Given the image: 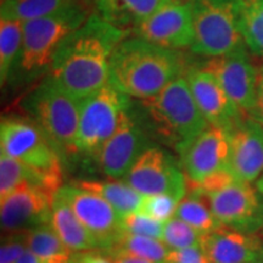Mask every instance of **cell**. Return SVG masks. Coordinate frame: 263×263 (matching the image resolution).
Segmentation results:
<instances>
[{"mask_svg": "<svg viewBox=\"0 0 263 263\" xmlns=\"http://www.w3.org/2000/svg\"><path fill=\"white\" fill-rule=\"evenodd\" d=\"M59 193L82 224L95 236L100 250L110 249L124 233L122 216L98 194L78 188L72 183L62 186Z\"/></svg>", "mask_w": 263, "mask_h": 263, "instance_id": "cell-14", "label": "cell"}, {"mask_svg": "<svg viewBox=\"0 0 263 263\" xmlns=\"http://www.w3.org/2000/svg\"><path fill=\"white\" fill-rule=\"evenodd\" d=\"M101 18L115 27L130 32L172 0H90Z\"/></svg>", "mask_w": 263, "mask_h": 263, "instance_id": "cell-20", "label": "cell"}, {"mask_svg": "<svg viewBox=\"0 0 263 263\" xmlns=\"http://www.w3.org/2000/svg\"><path fill=\"white\" fill-rule=\"evenodd\" d=\"M80 0H2V16L26 22L49 16Z\"/></svg>", "mask_w": 263, "mask_h": 263, "instance_id": "cell-28", "label": "cell"}, {"mask_svg": "<svg viewBox=\"0 0 263 263\" xmlns=\"http://www.w3.org/2000/svg\"><path fill=\"white\" fill-rule=\"evenodd\" d=\"M28 250L43 263H71L74 252L64 244L50 223L26 232Z\"/></svg>", "mask_w": 263, "mask_h": 263, "instance_id": "cell-23", "label": "cell"}, {"mask_svg": "<svg viewBox=\"0 0 263 263\" xmlns=\"http://www.w3.org/2000/svg\"><path fill=\"white\" fill-rule=\"evenodd\" d=\"M136 105L151 138L173 147L178 155L210 126L184 76L173 81L155 97L139 100Z\"/></svg>", "mask_w": 263, "mask_h": 263, "instance_id": "cell-4", "label": "cell"}, {"mask_svg": "<svg viewBox=\"0 0 263 263\" xmlns=\"http://www.w3.org/2000/svg\"><path fill=\"white\" fill-rule=\"evenodd\" d=\"M72 184L78 188L98 194L122 217L137 212L143 199V195L121 179L78 180Z\"/></svg>", "mask_w": 263, "mask_h": 263, "instance_id": "cell-22", "label": "cell"}, {"mask_svg": "<svg viewBox=\"0 0 263 263\" xmlns=\"http://www.w3.org/2000/svg\"><path fill=\"white\" fill-rule=\"evenodd\" d=\"M202 236L222 228V224L213 215L211 206L205 194L195 189H189L177 209L176 216Z\"/></svg>", "mask_w": 263, "mask_h": 263, "instance_id": "cell-24", "label": "cell"}, {"mask_svg": "<svg viewBox=\"0 0 263 263\" xmlns=\"http://www.w3.org/2000/svg\"><path fill=\"white\" fill-rule=\"evenodd\" d=\"M259 194L250 183L233 179L205 195L213 215L223 227L244 233H257L263 228V201Z\"/></svg>", "mask_w": 263, "mask_h": 263, "instance_id": "cell-11", "label": "cell"}, {"mask_svg": "<svg viewBox=\"0 0 263 263\" xmlns=\"http://www.w3.org/2000/svg\"><path fill=\"white\" fill-rule=\"evenodd\" d=\"M50 226L64 244L73 252L100 250L95 236L82 224L67 201L57 193L52 200Z\"/></svg>", "mask_w": 263, "mask_h": 263, "instance_id": "cell-21", "label": "cell"}, {"mask_svg": "<svg viewBox=\"0 0 263 263\" xmlns=\"http://www.w3.org/2000/svg\"><path fill=\"white\" fill-rule=\"evenodd\" d=\"M163 228L164 223L156 221L145 215H141L139 212H133L122 217L123 232L129 233V234L162 240Z\"/></svg>", "mask_w": 263, "mask_h": 263, "instance_id": "cell-31", "label": "cell"}, {"mask_svg": "<svg viewBox=\"0 0 263 263\" xmlns=\"http://www.w3.org/2000/svg\"><path fill=\"white\" fill-rule=\"evenodd\" d=\"M71 263H114V259L103 250H88L76 252Z\"/></svg>", "mask_w": 263, "mask_h": 263, "instance_id": "cell-34", "label": "cell"}, {"mask_svg": "<svg viewBox=\"0 0 263 263\" xmlns=\"http://www.w3.org/2000/svg\"><path fill=\"white\" fill-rule=\"evenodd\" d=\"M129 34L91 12L59 49L49 74L72 97L83 100L107 83L111 57Z\"/></svg>", "mask_w": 263, "mask_h": 263, "instance_id": "cell-1", "label": "cell"}, {"mask_svg": "<svg viewBox=\"0 0 263 263\" xmlns=\"http://www.w3.org/2000/svg\"><path fill=\"white\" fill-rule=\"evenodd\" d=\"M188 185H199L221 171L228 170L229 138L222 128L209 126L179 154Z\"/></svg>", "mask_w": 263, "mask_h": 263, "instance_id": "cell-16", "label": "cell"}, {"mask_svg": "<svg viewBox=\"0 0 263 263\" xmlns=\"http://www.w3.org/2000/svg\"><path fill=\"white\" fill-rule=\"evenodd\" d=\"M133 105L130 103L126 108L112 136L94 157L101 171L111 179H124L141 154L153 146V138Z\"/></svg>", "mask_w": 263, "mask_h": 263, "instance_id": "cell-9", "label": "cell"}, {"mask_svg": "<svg viewBox=\"0 0 263 263\" xmlns=\"http://www.w3.org/2000/svg\"><path fill=\"white\" fill-rule=\"evenodd\" d=\"M90 14L88 3L80 0L49 16L24 22L21 52L5 87L17 90L49 74L59 49Z\"/></svg>", "mask_w": 263, "mask_h": 263, "instance_id": "cell-3", "label": "cell"}, {"mask_svg": "<svg viewBox=\"0 0 263 263\" xmlns=\"http://www.w3.org/2000/svg\"><path fill=\"white\" fill-rule=\"evenodd\" d=\"M236 9L246 47L263 58V0H236Z\"/></svg>", "mask_w": 263, "mask_h": 263, "instance_id": "cell-27", "label": "cell"}, {"mask_svg": "<svg viewBox=\"0 0 263 263\" xmlns=\"http://www.w3.org/2000/svg\"><path fill=\"white\" fill-rule=\"evenodd\" d=\"M192 4L194 54L211 59L248 48L240 31L236 0H192Z\"/></svg>", "mask_w": 263, "mask_h": 263, "instance_id": "cell-6", "label": "cell"}, {"mask_svg": "<svg viewBox=\"0 0 263 263\" xmlns=\"http://www.w3.org/2000/svg\"><path fill=\"white\" fill-rule=\"evenodd\" d=\"M24 41V22L0 17V83L5 87L20 57Z\"/></svg>", "mask_w": 263, "mask_h": 263, "instance_id": "cell-26", "label": "cell"}, {"mask_svg": "<svg viewBox=\"0 0 263 263\" xmlns=\"http://www.w3.org/2000/svg\"><path fill=\"white\" fill-rule=\"evenodd\" d=\"M81 101L47 74L22 98L21 108L42 128L60 155H77Z\"/></svg>", "mask_w": 263, "mask_h": 263, "instance_id": "cell-5", "label": "cell"}, {"mask_svg": "<svg viewBox=\"0 0 263 263\" xmlns=\"http://www.w3.org/2000/svg\"><path fill=\"white\" fill-rule=\"evenodd\" d=\"M130 98L110 82L81 101L76 147L77 154L93 156L116 129Z\"/></svg>", "mask_w": 263, "mask_h": 263, "instance_id": "cell-8", "label": "cell"}, {"mask_svg": "<svg viewBox=\"0 0 263 263\" xmlns=\"http://www.w3.org/2000/svg\"><path fill=\"white\" fill-rule=\"evenodd\" d=\"M201 248L212 263H263V235L222 227L202 236Z\"/></svg>", "mask_w": 263, "mask_h": 263, "instance_id": "cell-19", "label": "cell"}, {"mask_svg": "<svg viewBox=\"0 0 263 263\" xmlns=\"http://www.w3.org/2000/svg\"><path fill=\"white\" fill-rule=\"evenodd\" d=\"M188 66L180 50L160 47L129 34L111 57L108 82L129 98L146 100L184 76Z\"/></svg>", "mask_w": 263, "mask_h": 263, "instance_id": "cell-2", "label": "cell"}, {"mask_svg": "<svg viewBox=\"0 0 263 263\" xmlns=\"http://www.w3.org/2000/svg\"><path fill=\"white\" fill-rule=\"evenodd\" d=\"M140 195L170 194L182 200L188 193V183L182 166L167 150L150 146L133 164L124 177Z\"/></svg>", "mask_w": 263, "mask_h": 263, "instance_id": "cell-10", "label": "cell"}, {"mask_svg": "<svg viewBox=\"0 0 263 263\" xmlns=\"http://www.w3.org/2000/svg\"><path fill=\"white\" fill-rule=\"evenodd\" d=\"M54 195L41 186L24 183L0 199L3 234L28 232L50 223Z\"/></svg>", "mask_w": 263, "mask_h": 263, "instance_id": "cell-15", "label": "cell"}, {"mask_svg": "<svg viewBox=\"0 0 263 263\" xmlns=\"http://www.w3.org/2000/svg\"><path fill=\"white\" fill-rule=\"evenodd\" d=\"M171 249L162 240L123 233L110 249L105 250L111 258L121 255L137 256L154 263H166Z\"/></svg>", "mask_w": 263, "mask_h": 263, "instance_id": "cell-25", "label": "cell"}, {"mask_svg": "<svg viewBox=\"0 0 263 263\" xmlns=\"http://www.w3.org/2000/svg\"><path fill=\"white\" fill-rule=\"evenodd\" d=\"M162 241L171 250H180L201 246L202 235L178 217L164 223Z\"/></svg>", "mask_w": 263, "mask_h": 263, "instance_id": "cell-29", "label": "cell"}, {"mask_svg": "<svg viewBox=\"0 0 263 263\" xmlns=\"http://www.w3.org/2000/svg\"><path fill=\"white\" fill-rule=\"evenodd\" d=\"M114 263H154L147 259L137 257V256H129V255H121L117 257H114Z\"/></svg>", "mask_w": 263, "mask_h": 263, "instance_id": "cell-36", "label": "cell"}, {"mask_svg": "<svg viewBox=\"0 0 263 263\" xmlns=\"http://www.w3.org/2000/svg\"><path fill=\"white\" fill-rule=\"evenodd\" d=\"M178 197L170 194H157V195L143 196L137 212L145 215L162 223H166L176 216L179 202Z\"/></svg>", "mask_w": 263, "mask_h": 263, "instance_id": "cell-30", "label": "cell"}, {"mask_svg": "<svg viewBox=\"0 0 263 263\" xmlns=\"http://www.w3.org/2000/svg\"><path fill=\"white\" fill-rule=\"evenodd\" d=\"M166 263H212L201 246L171 250Z\"/></svg>", "mask_w": 263, "mask_h": 263, "instance_id": "cell-33", "label": "cell"}, {"mask_svg": "<svg viewBox=\"0 0 263 263\" xmlns=\"http://www.w3.org/2000/svg\"><path fill=\"white\" fill-rule=\"evenodd\" d=\"M227 134L230 173L241 182H257L263 173V126L254 117L245 116Z\"/></svg>", "mask_w": 263, "mask_h": 263, "instance_id": "cell-18", "label": "cell"}, {"mask_svg": "<svg viewBox=\"0 0 263 263\" xmlns=\"http://www.w3.org/2000/svg\"><path fill=\"white\" fill-rule=\"evenodd\" d=\"M0 153L39 172L62 179L61 155L31 117L5 115L0 122Z\"/></svg>", "mask_w": 263, "mask_h": 263, "instance_id": "cell-7", "label": "cell"}, {"mask_svg": "<svg viewBox=\"0 0 263 263\" xmlns=\"http://www.w3.org/2000/svg\"><path fill=\"white\" fill-rule=\"evenodd\" d=\"M184 77L188 81L197 106L210 126L229 132L248 116L233 103L215 76L200 64H189Z\"/></svg>", "mask_w": 263, "mask_h": 263, "instance_id": "cell-17", "label": "cell"}, {"mask_svg": "<svg viewBox=\"0 0 263 263\" xmlns=\"http://www.w3.org/2000/svg\"><path fill=\"white\" fill-rule=\"evenodd\" d=\"M221 83L233 103L248 116H252L257 99L258 70L249 57L248 48H242L218 58L205 59L201 64Z\"/></svg>", "mask_w": 263, "mask_h": 263, "instance_id": "cell-12", "label": "cell"}, {"mask_svg": "<svg viewBox=\"0 0 263 263\" xmlns=\"http://www.w3.org/2000/svg\"><path fill=\"white\" fill-rule=\"evenodd\" d=\"M251 117L257 120L263 126V67L258 70V81H257V99H256L255 112Z\"/></svg>", "mask_w": 263, "mask_h": 263, "instance_id": "cell-35", "label": "cell"}, {"mask_svg": "<svg viewBox=\"0 0 263 263\" xmlns=\"http://www.w3.org/2000/svg\"><path fill=\"white\" fill-rule=\"evenodd\" d=\"M27 249L26 232L3 234L2 246H0V263H15Z\"/></svg>", "mask_w": 263, "mask_h": 263, "instance_id": "cell-32", "label": "cell"}, {"mask_svg": "<svg viewBox=\"0 0 263 263\" xmlns=\"http://www.w3.org/2000/svg\"><path fill=\"white\" fill-rule=\"evenodd\" d=\"M15 263H43V262L37 257V256L33 254L31 250L27 249L24 254L21 255V257H20Z\"/></svg>", "mask_w": 263, "mask_h": 263, "instance_id": "cell-37", "label": "cell"}, {"mask_svg": "<svg viewBox=\"0 0 263 263\" xmlns=\"http://www.w3.org/2000/svg\"><path fill=\"white\" fill-rule=\"evenodd\" d=\"M130 34L173 50L192 48L194 41L192 0H172L132 29Z\"/></svg>", "mask_w": 263, "mask_h": 263, "instance_id": "cell-13", "label": "cell"}, {"mask_svg": "<svg viewBox=\"0 0 263 263\" xmlns=\"http://www.w3.org/2000/svg\"><path fill=\"white\" fill-rule=\"evenodd\" d=\"M256 188H257L258 192L263 195V173H262V176L258 178L257 182H256Z\"/></svg>", "mask_w": 263, "mask_h": 263, "instance_id": "cell-38", "label": "cell"}]
</instances>
